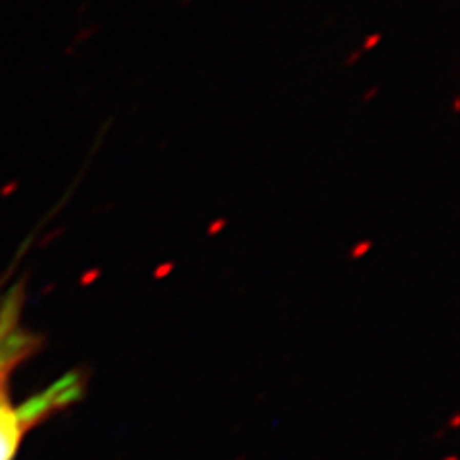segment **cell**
<instances>
[{
    "label": "cell",
    "mask_w": 460,
    "mask_h": 460,
    "mask_svg": "<svg viewBox=\"0 0 460 460\" xmlns=\"http://www.w3.org/2000/svg\"><path fill=\"white\" fill-rule=\"evenodd\" d=\"M79 380L75 374L56 382L52 387L37 397H31L19 407H12L4 387H0V460H14L23 433L43 420L48 412L66 407L77 399Z\"/></svg>",
    "instance_id": "obj_1"
},
{
    "label": "cell",
    "mask_w": 460,
    "mask_h": 460,
    "mask_svg": "<svg viewBox=\"0 0 460 460\" xmlns=\"http://www.w3.org/2000/svg\"><path fill=\"white\" fill-rule=\"evenodd\" d=\"M22 292L12 290L0 307V387H4L6 376L27 357L33 349L35 337L19 324Z\"/></svg>",
    "instance_id": "obj_2"
},
{
    "label": "cell",
    "mask_w": 460,
    "mask_h": 460,
    "mask_svg": "<svg viewBox=\"0 0 460 460\" xmlns=\"http://www.w3.org/2000/svg\"><path fill=\"white\" fill-rule=\"evenodd\" d=\"M382 41V35L380 33H372V35H368V37L365 38V43H363V48L361 50L363 52H368V50H374L378 44H380Z\"/></svg>",
    "instance_id": "obj_3"
},
{
    "label": "cell",
    "mask_w": 460,
    "mask_h": 460,
    "mask_svg": "<svg viewBox=\"0 0 460 460\" xmlns=\"http://www.w3.org/2000/svg\"><path fill=\"white\" fill-rule=\"evenodd\" d=\"M363 56V50H355V52H351L349 56H347V59H345V66H353V64H357V59Z\"/></svg>",
    "instance_id": "obj_4"
},
{
    "label": "cell",
    "mask_w": 460,
    "mask_h": 460,
    "mask_svg": "<svg viewBox=\"0 0 460 460\" xmlns=\"http://www.w3.org/2000/svg\"><path fill=\"white\" fill-rule=\"evenodd\" d=\"M376 94H378V87H374V88H370V90H366V94L363 96V102H368V100H372Z\"/></svg>",
    "instance_id": "obj_5"
},
{
    "label": "cell",
    "mask_w": 460,
    "mask_h": 460,
    "mask_svg": "<svg viewBox=\"0 0 460 460\" xmlns=\"http://www.w3.org/2000/svg\"><path fill=\"white\" fill-rule=\"evenodd\" d=\"M458 106H460V102H458V98H456V100H454V108H453V110H454V113H458V110H460Z\"/></svg>",
    "instance_id": "obj_6"
}]
</instances>
